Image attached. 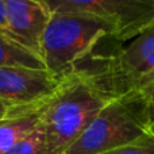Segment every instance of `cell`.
Segmentation results:
<instances>
[{
    "label": "cell",
    "instance_id": "1",
    "mask_svg": "<svg viewBox=\"0 0 154 154\" xmlns=\"http://www.w3.org/2000/svg\"><path fill=\"white\" fill-rule=\"evenodd\" d=\"M112 100L85 70L76 69L64 76L41 116L48 154H61L69 147Z\"/></svg>",
    "mask_w": 154,
    "mask_h": 154
},
{
    "label": "cell",
    "instance_id": "2",
    "mask_svg": "<svg viewBox=\"0 0 154 154\" xmlns=\"http://www.w3.org/2000/svg\"><path fill=\"white\" fill-rule=\"evenodd\" d=\"M154 137L149 103L141 92L109 101L61 154H101Z\"/></svg>",
    "mask_w": 154,
    "mask_h": 154
},
{
    "label": "cell",
    "instance_id": "3",
    "mask_svg": "<svg viewBox=\"0 0 154 154\" xmlns=\"http://www.w3.org/2000/svg\"><path fill=\"white\" fill-rule=\"evenodd\" d=\"M92 58V66L81 68L112 99L142 92L154 84V24L127 45L115 42V48L106 56Z\"/></svg>",
    "mask_w": 154,
    "mask_h": 154
},
{
    "label": "cell",
    "instance_id": "4",
    "mask_svg": "<svg viewBox=\"0 0 154 154\" xmlns=\"http://www.w3.org/2000/svg\"><path fill=\"white\" fill-rule=\"evenodd\" d=\"M107 37L109 29L96 19L53 12L42 38L45 68L58 77L69 75Z\"/></svg>",
    "mask_w": 154,
    "mask_h": 154
},
{
    "label": "cell",
    "instance_id": "5",
    "mask_svg": "<svg viewBox=\"0 0 154 154\" xmlns=\"http://www.w3.org/2000/svg\"><path fill=\"white\" fill-rule=\"evenodd\" d=\"M50 14H75L106 24L111 39L123 45L154 24V0H43Z\"/></svg>",
    "mask_w": 154,
    "mask_h": 154
},
{
    "label": "cell",
    "instance_id": "6",
    "mask_svg": "<svg viewBox=\"0 0 154 154\" xmlns=\"http://www.w3.org/2000/svg\"><path fill=\"white\" fill-rule=\"evenodd\" d=\"M62 79L48 69L3 66L0 68V99L12 109L43 106L60 88Z\"/></svg>",
    "mask_w": 154,
    "mask_h": 154
},
{
    "label": "cell",
    "instance_id": "7",
    "mask_svg": "<svg viewBox=\"0 0 154 154\" xmlns=\"http://www.w3.org/2000/svg\"><path fill=\"white\" fill-rule=\"evenodd\" d=\"M4 4L14 39L42 58V38L51 15L43 0H4Z\"/></svg>",
    "mask_w": 154,
    "mask_h": 154
},
{
    "label": "cell",
    "instance_id": "8",
    "mask_svg": "<svg viewBox=\"0 0 154 154\" xmlns=\"http://www.w3.org/2000/svg\"><path fill=\"white\" fill-rule=\"evenodd\" d=\"M45 106L46 104L34 108L10 109L8 116L0 120V154L7 152L39 128Z\"/></svg>",
    "mask_w": 154,
    "mask_h": 154
},
{
    "label": "cell",
    "instance_id": "9",
    "mask_svg": "<svg viewBox=\"0 0 154 154\" xmlns=\"http://www.w3.org/2000/svg\"><path fill=\"white\" fill-rule=\"evenodd\" d=\"M20 66L31 69H46L42 58L14 39L0 35V68Z\"/></svg>",
    "mask_w": 154,
    "mask_h": 154
},
{
    "label": "cell",
    "instance_id": "10",
    "mask_svg": "<svg viewBox=\"0 0 154 154\" xmlns=\"http://www.w3.org/2000/svg\"><path fill=\"white\" fill-rule=\"evenodd\" d=\"M3 154H48L46 139L42 128L39 127L38 130H35L32 134L22 139Z\"/></svg>",
    "mask_w": 154,
    "mask_h": 154
},
{
    "label": "cell",
    "instance_id": "11",
    "mask_svg": "<svg viewBox=\"0 0 154 154\" xmlns=\"http://www.w3.org/2000/svg\"><path fill=\"white\" fill-rule=\"evenodd\" d=\"M101 154H154V137Z\"/></svg>",
    "mask_w": 154,
    "mask_h": 154
},
{
    "label": "cell",
    "instance_id": "12",
    "mask_svg": "<svg viewBox=\"0 0 154 154\" xmlns=\"http://www.w3.org/2000/svg\"><path fill=\"white\" fill-rule=\"evenodd\" d=\"M0 35H2V37H5V38H10V39H14L12 34H11V31H10V27H8L4 0H0Z\"/></svg>",
    "mask_w": 154,
    "mask_h": 154
},
{
    "label": "cell",
    "instance_id": "13",
    "mask_svg": "<svg viewBox=\"0 0 154 154\" xmlns=\"http://www.w3.org/2000/svg\"><path fill=\"white\" fill-rule=\"evenodd\" d=\"M141 93L145 96V99L147 100V103L154 106V84H152L150 87H147L146 89H143Z\"/></svg>",
    "mask_w": 154,
    "mask_h": 154
},
{
    "label": "cell",
    "instance_id": "14",
    "mask_svg": "<svg viewBox=\"0 0 154 154\" xmlns=\"http://www.w3.org/2000/svg\"><path fill=\"white\" fill-rule=\"evenodd\" d=\"M10 106L8 104H5L4 101L0 99V120H3L4 118L8 116V114H10Z\"/></svg>",
    "mask_w": 154,
    "mask_h": 154
},
{
    "label": "cell",
    "instance_id": "15",
    "mask_svg": "<svg viewBox=\"0 0 154 154\" xmlns=\"http://www.w3.org/2000/svg\"><path fill=\"white\" fill-rule=\"evenodd\" d=\"M149 118H150V122H152V126L154 128V106L149 104Z\"/></svg>",
    "mask_w": 154,
    "mask_h": 154
}]
</instances>
